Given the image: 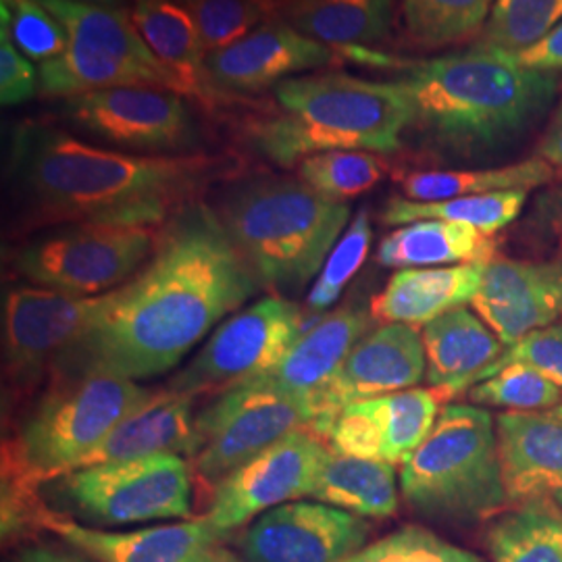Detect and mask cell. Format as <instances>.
Instances as JSON below:
<instances>
[{"mask_svg": "<svg viewBox=\"0 0 562 562\" xmlns=\"http://www.w3.org/2000/svg\"><path fill=\"white\" fill-rule=\"evenodd\" d=\"M250 265L215 209L192 202L167 223L153 257L109 292L97 319L60 357L55 375L167 373L259 292Z\"/></svg>", "mask_w": 562, "mask_h": 562, "instance_id": "obj_1", "label": "cell"}, {"mask_svg": "<svg viewBox=\"0 0 562 562\" xmlns=\"http://www.w3.org/2000/svg\"><path fill=\"white\" fill-rule=\"evenodd\" d=\"M11 176L46 222L159 227L222 169L206 155H130L46 123H23L11 140Z\"/></svg>", "mask_w": 562, "mask_h": 562, "instance_id": "obj_2", "label": "cell"}, {"mask_svg": "<svg viewBox=\"0 0 562 562\" xmlns=\"http://www.w3.org/2000/svg\"><path fill=\"white\" fill-rule=\"evenodd\" d=\"M157 390L104 373L55 375L2 448V527L30 529L42 510V483L78 469L99 443Z\"/></svg>", "mask_w": 562, "mask_h": 562, "instance_id": "obj_3", "label": "cell"}, {"mask_svg": "<svg viewBox=\"0 0 562 562\" xmlns=\"http://www.w3.org/2000/svg\"><path fill=\"white\" fill-rule=\"evenodd\" d=\"M402 86L415 123L448 148L492 150L519 138L552 104L557 76L531 71L503 53L471 48L419 60Z\"/></svg>", "mask_w": 562, "mask_h": 562, "instance_id": "obj_4", "label": "cell"}, {"mask_svg": "<svg viewBox=\"0 0 562 562\" xmlns=\"http://www.w3.org/2000/svg\"><path fill=\"white\" fill-rule=\"evenodd\" d=\"M276 111L248 127L252 148L281 167L327 150H401L415 123L401 81L361 80L348 74L294 76L273 88Z\"/></svg>", "mask_w": 562, "mask_h": 562, "instance_id": "obj_5", "label": "cell"}, {"mask_svg": "<svg viewBox=\"0 0 562 562\" xmlns=\"http://www.w3.org/2000/svg\"><path fill=\"white\" fill-rule=\"evenodd\" d=\"M217 213L259 283L285 299L317 280L350 222L346 202L280 176L234 186Z\"/></svg>", "mask_w": 562, "mask_h": 562, "instance_id": "obj_6", "label": "cell"}, {"mask_svg": "<svg viewBox=\"0 0 562 562\" xmlns=\"http://www.w3.org/2000/svg\"><path fill=\"white\" fill-rule=\"evenodd\" d=\"M401 492L427 521L473 525L503 513L508 498L496 419L475 404H446L425 442L402 462Z\"/></svg>", "mask_w": 562, "mask_h": 562, "instance_id": "obj_7", "label": "cell"}, {"mask_svg": "<svg viewBox=\"0 0 562 562\" xmlns=\"http://www.w3.org/2000/svg\"><path fill=\"white\" fill-rule=\"evenodd\" d=\"M41 2L69 36L59 57L38 67L41 97L74 99L115 86H150L181 94L180 81L150 53L123 9L71 0Z\"/></svg>", "mask_w": 562, "mask_h": 562, "instance_id": "obj_8", "label": "cell"}, {"mask_svg": "<svg viewBox=\"0 0 562 562\" xmlns=\"http://www.w3.org/2000/svg\"><path fill=\"white\" fill-rule=\"evenodd\" d=\"M159 244L155 227L67 223L25 241L13 257L23 280L94 299L132 280Z\"/></svg>", "mask_w": 562, "mask_h": 562, "instance_id": "obj_9", "label": "cell"}, {"mask_svg": "<svg viewBox=\"0 0 562 562\" xmlns=\"http://www.w3.org/2000/svg\"><path fill=\"white\" fill-rule=\"evenodd\" d=\"M50 483L81 519L101 527L192 515V477L180 454L92 464Z\"/></svg>", "mask_w": 562, "mask_h": 562, "instance_id": "obj_10", "label": "cell"}, {"mask_svg": "<svg viewBox=\"0 0 562 562\" xmlns=\"http://www.w3.org/2000/svg\"><path fill=\"white\" fill-rule=\"evenodd\" d=\"M304 329L299 304L280 294L262 296L217 325L167 387L199 398L257 380L283 361Z\"/></svg>", "mask_w": 562, "mask_h": 562, "instance_id": "obj_11", "label": "cell"}, {"mask_svg": "<svg viewBox=\"0 0 562 562\" xmlns=\"http://www.w3.org/2000/svg\"><path fill=\"white\" fill-rule=\"evenodd\" d=\"M315 415L306 402L259 383H241L196 415L202 446L194 471L215 487L285 436L311 429Z\"/></svg>", "mask_w": 562, "mask_h": 562, "instance_id": "obj_12", "label": "cell"}, {"mask_svg": "<svg viewBox=\"0 0 562 562\" xmlns=\"http://www.w3.org/2000/svg\"><path fill=\"white\" fill-rule=\"evenodd\" d=\"M329 454V443L311 429L285 436L215 487L204 519L234 533L276 506L311 498Z\"/></svg>", "mask_w": 562, "mask_h": 562, "instance_id": "obj_13", "label": "cell"}, {"mask_svg": "<svg viewBox=\"0 0 562 562\" xmlns=\"http://www.w3.org/2000/svg\"><path fill=\"white\" fill-rule=\"evenodd\" d=\"M109 294L81 299L42 285H11L2 299V361L18 385L53 373L63 352L97 319Z\"/></svg>", "mask_w": 562, "mask_h": 562, "instance_id": "obj_14", "label": "cell"}, {"mask_svg": "<svg viewBox=\"0 0 562 562\" xmlns=\"http://www.w3.org/2000/svg\"><path fill=\"white\" fill-rule=\"evenodd\" d=\"M65 115L104 142L142 153L188 150L196 127L181 94L150 86H115L67 99Z\"/></svg>", "mask_w": 562, "mask_h": 562, "instance_id": "obj_15", "label": "cell"}, {"mask_svg": "<svg viewBox=\"0 0 562 562\" xmlns=\"http://www.w3.org/2000/svg\"><path fill=\"white\" fill-rule=\"evenodd\" d=\"M425 373L422 329L402 323L373 327L357 341L338 373L313 401V434L327 440L346 406L417 387Z\"/></svg>", "mask_w": 562, "mask_h": 562, "instance_id": "obj_16", "label": "cell"}, {"mask_svg": "<svg viewBox=\"0 0 562 562\" xmlns=\"http://www.w3.org/2000/svg\"><path fill=\"white\" fill-rule=\"evenodd\" d=\"M371 525L329 504H281L267 510L240 538L244 562H338L362 546Z\"/></svg>", "mask_w": 562, "mask_h": 562, "instance_id": "obj_17", "label": "cell"}, {"mask_svg": "<svg viewBox=\"0 0 562 562\" xmlns=\"http://www.w3.org/2000/svg\"><path fill=\"white\" fill-rule=\"evenodd\" d=\"M42 529L94 562H244L223 533L204 517L146 527L138 531H106L46 510Z\"/></svg>", "mask_w": 562, "mask_h": 562, "instance_id": "obj_18", "label": "cell"}, {"mask_svg": "<svg viewBox=\"0 0 562 562\" xmlns=\"http://www.w3.org/2000/svg\"><path fill=\"white\" fill-rule=\"evenodd\" d=\"M336 57V48L306 38L285 21H269L241 41L206 53L204 80L211 97L257 94Z\"/></svg>", "mask_w": 562, "mask_h": 562, "instance_id": "obj_19", "label": "cell"}, {"mask_svg": "<svg viewBox=\"0 0 562 562\" xmlns=\"http://www.w3.org/2000/svg\"><path fill=\"white\" fill-rule=\"evenodd\" d=\"M473 311L504 346L562 319V261L485 262Z\"/></svg>", "mask_w": 562, "mask_h": 562, "instance_id": "obj_20", "label": "cell"}, {"mask_svg": "<svg viewBox=\"0 0 562 562\" xmlns=\"http://www.w3.org/2000/svg\"><path fill=\"white\" fill-rule=\"evenodd\" d=\"M498 459L508 504H554L562 510V419L552 413L496 417Z\"/></svg>", "mask_w": 562, "mask_h": 562, "instance_id": "obj_21", "label": "cell"}, {"mask_svg": "<svg viewBox=\"0 0 562 562\" xmlns=\"http://www.w3.org/2000/svg\"><path fill=\"white\" fill-rule=\"evenodd\" d=\"M371 322V313L357 306L325 313V317L304 329V334L271 373L246 383L271 387L280 394L306 402L313 408V401L338 373L341 362L346 361L357 341L373 329Z\"/></svg>", "mask_w": 562, "mask_h": 562, "instance_id": "obj_22", "label": "cell"}, {"mask_svg": "<svg viewBox=\"0 0 562 562\" xmlns=\"http://www.w3.org/2000/svg\"><path fill=\"white\" fill-rule=\"evenodd\" d=\"M194 401V396L173 392L169 387L157 390V394L127 419H123L78 464V469L150 454H180L194 459L202 446L196 417L192 415Z\"/></svg>", "mask_w": 562, "mask_h": 562, "instance_id": "obj_23", "label": "cell"}, {"mask_svg": "<svg viewBox=\"0 0 562 562\" xmlns=\"http://www.w3.org/2000/svg\"><path fill=\"white\" fill-rule=\"evenodd\" d=\"M422 340L427 364L425 380L429 387L440 390L446 401L482 382L485 371L506 350L487 323L464 306L427 323Z\"/></svg>", "mask_w": 562, "mask_h": 562, "instance_id": "obj_24", "label": "cell"}, {"mask_svg": "<svg viewBox=\"0 0 562 562\" xmlns=\"http://www.w3.org/2000/svg\"><path fill=\"white\" fill-rule=\"evenodd\" d=\"M485 262L402 269L396 271L371 302L375 322L402 323L423 329L443 313L461 308L475 299L483 280Z\"/></svg>", "mask_w": 562, "mask_h": 562, "instance_id": "obj_25", "label": "cell"}, {"mask_svg": "<svg viewBox=\"0 0 562 562\" xmlns=\"http://www.w3.org/2000/svg\"><path fill=\"white\" fill-rule=\"evenodd\" d=\"M130 18L150 53L180 81L181 94L211 101L204 80L206 50L183 0H134Z\"/></svg>", "mask_w": 562, "mask_h": 562, "instance_id": "obj_26", "label": "cell"}, {"mask_svg": "<svg viewBox=\"0 0 562 562\" xmlns=\"http://www.w3.org/2000/svg\"><path fill=\"white\" fill-rule=\"evenodd\" d=\"M498 244L464 223H406L387 234L378 248V262L390 269H429L494 261Z\"/></svg>", "mask_w": 562, "mask_h": 562, "instance_id": "obj_27", "label": "cell"}, {"mask_svg": "<svg viewBox=\"0 0 562 562\" xmlns=\"http://www.w3.org/2000/svg\"><path fill=\"white\" fill-rule=\"evenodd\" d=\"M394 4L396 0H290L281 7L280 20L306 38L357 50L387 36Z\"/></svg>", "mask_w": 562, "mask_h": 562, "instance_id": "obj_28", "label": "cell"}, {"mask_svg": "<svg viewBox=\"0 0 562 562\" xmlns=\"http://www.w3.org/2000/svg\"><path fill=\"white\" fill-rule=\"evenodd\" d=\"M398 487L394 464L331 450L311 498L362 519H385L398 510Z\"/></svg>", "mask_w": 562, "mask_h": 562, "instance_id": "obj_29", "label": "cell"}, {"mask_svg": "<svg viewBox=\"0 0 562 562\" xmlns=\"http://www.w3.org/2000/svg\"><path fill=\"white\" fill-rule=\"evenodd\" d=\"M554 169L533 157L498 169H427L411 171L401 178V190L406 201L442 202L475 194L533 190L554 180Z\"/></svg>", "mask_w": 562, "mask_h": 562, "instance_id": "obj_30", "label": "cell"}, {"mask_svg": "<svg viewBox=\"0 0 562 562\" xmlns=\"http://www.w3.org/2000/svg\"><path fill=\"white\" fill-rule=\"evenodd\" d=\"M443 402L446 396L436 387H411L355 404L380 436L382 461L402 464L431 434Z\"/></svg>", "mask_w": 562, "mask_h": 562, "instance_id": "obj_31", "label": "cell"}, {"mask_svg": "<svg viewBox=\"0 0 562 562\" xmlns=\"http://www.w3.org/2000/svg\"><path fill=\"white\" fill-rule=\"evenodd\" d=\"M485 543L494 562H562V510L531 501L490 519Z\"/></svg>", "mask_w": 562, "mask_h": 562, "instance_id": "obj_32", "label": "cell"}, {"mask_svg": "<svg viewBox=\"0 0 562 562\" xmlns=\"http://www.w3.org/2000/svg\"><path fill=\"white\" fill-rule=\"evenodd\" d=\"M527 202V190H506L462 196L442 202H413L406 199H392L385 204L382 222L385 225L440 220V222L464 223L482 234L494 236L506 225L521 215Z\"/></svg>", "mask_w": 562, "mask_h": 562, "instance_id": "obj_33", "label": "cell"}, {"mask_svg": "<svg viewBox=\"0 0 562 562\" xmlns=\"http://www.w3.org/2000/svg\"><path fill=\"white\" fill-rule=\"evenodd\" d=\"M494 0H402L408 38L440 48L473 36L492 13Z\"/></svg>", "mask_w": 562, "mask_h": 562, "instance_id": "obj_34", "label": "cell"}, {"mask_svg": "<svg viewBox=\"0 0 562 562\" xmlns=\"http://www.w3.org/2000/svg\"><path fill=\"white\" fill-rule=\"evenodd\" d=\"M299 167V180L325 199L346 202L373 190L387 173V162L364 150H327L306 157Z\"/></svg>", "mask_w": 562, "mask_h": 562, "instance_id": "obj_35", "label": "cell"}, {"mask_svg": "<svg viewBox=\"0 0 562 562\" xmlns=\"http://www.w3.org/2000/svg\"><path fill=\"white\" fill-rule=\"evenodd\" d=\"M562 21V0H496L473 46L519 53L542 41Z\"/></svg>", "mask_w": 562, "mask_h": 562, "instance_id": "obj_36", "label": "cell"}, {"mask_svg": "<svg viewBox=\"0 0 562 562\" xmlns=\"http://www.w3.org/2000/svg\"><path fill=\"white\" fill-rule=\"evenodd\" d=\"M201 32L206 53L241 41L269 21L280 20L278 0H183Z\"/></svg>", "mask_w": 562, "mask_h": 562, "instance_id": "obj_37", "label": "cell"}, {"mask_svg": "<svg viewBox=\"0 0 562 562\" xmlns=\"http://www.w3.org/2000/svg\"><path fill=\"white\" fill-rule=\"evenodd\" d=\"M469 401L475 406H498L513 413H546L561 406L562 390L525 364H508L473 385Z\"/></svg>", "mask_w": 562, "mask_h": 562, "instance_id": "obj_38", "label": "cell"}, {"mask_svg": "<svg viewBox=\"0 0 562 562\" xmlns=\"http://www.w3.org/2000/svg\"><path fill=\"white\" fill-rule=\"evenodd\" d=\"M373 240V227L367 209H361L357 217L346 227L340 240L329 252L323 265L322 273L313 281V288L306 296V306L313 315L327 313L344 292V288L357 276L362 262L369 255Z\"/></svg>", "mask_w": 562, "mask_h": 562, "instance_id": "obj_39", "label": "cell"}, {"mask_svg": "<svg viewBox=\"0 0 562 562\" xmlns=\"http://www.w3.org/2000/svg\"><path fill=\"white\" fill-rule=\"evenodd\" d=\"M0 25L23 57L41 65L59 57L69 44L65 25L41 0H0Z\"/></svg>", "mask_w": 562, "mask_h": 562, "instance_id": "obj_40", "label": "cell"}, {"mask_svg": "<svg viewBox=\"0 0 562 562\" xmlns=\"http://www.w3.org/2000/svg\"><path fill=\"white\" fill-rule=\"evenodd\" d=\"M338 562H483L422 525H404Z\"/></svg>", "mask_w": 562, "mask_h": 562, "instance_id": "obj_41", "label": "cell"}, {"mask_svg": "<svg viewBox=\"0 0 562 562\" xmlns=\"http://www.w3.org/2000/svg\"><path fill=\"white\" fill-rule=\"evenodd\" d=\"M508 364H525L562 390V322L531 331L521 340L506 346L503 357L485 371L483 380L503 371Z\"/></svg>", "mask_w": 562, "mask_h": 562, "instance_id": "obj_42", "label": "cell"}, {"mask_svg": "<svg viewBox=\"0 0 562 562\" xmlns=\"http://www.w3.org/2000/svg\"><path fill=\"white\" fill-rule=\"evenodd\" d=\"M38 92V71L23 57L9 32L0 25V102L15 106L30 101Z\"/></svg>", "mask_w": 562, "mask_h": 562, "instance_id": "obj_43", "label": "cell"}, {"mask_svg": "<svg viewBox=\"0 0 562 562\" xmlns=\"http://www.w3.org/2000/svg\"><path fill=\"white\" fill-rule=\"evenodd\" d=\"M506 59L521 65L531 71L542 74H557L562 71V21L542 41L536 42L533 46L519 50V53H503Z\"/></svg>", "mask_w": 562, "mask_h": 562, "instance_id": "obj_44", "label": "cell"}, {"mask_svg": "<svg viewBox=\"0 0 562 562\" xmlns=\"http://www.w3.org/2000/svg\"><path fill=\"white\" fill-rule=\"evenodd\" d=\"M538 157L548 162L554 169V173L562 178V97L546 127L542 142L538 144Z\"/></svg>", "mask_w": 562, "mask_h": 562, "instance_id": "obj_45", "label": "cell"}, {"mask_svg": "<svg viewBox=\"0 0 562 562\" xmlns=\"http://www.w3.org/2000/svg\"><path fill=\"white\" fill-rule=\"evenodd\" d=\"M13 562H94L76 548H57V546H32L25 548Z\"/></svg>", "mask_w": 562, "mask_h": 562, "instance_id": "obj_46", "label": "cell"}, {"mask_svg": "<svg viewBox=\"0 0 562 562\" xmlns=\"http://www.w3.org/2000/svg\"><path fill=\"white\" fill-rule=\"evenodd\" d=\"M538 217L542 222L561 225L562 227V188L540 196V201H538Z\"/></svg>", "mask_w": 562, "mask_h": 562, "instance_id": "obj_47", "label": "cell"}, {"mask_svg": "<svg viewBox=\"0 0 562 562\" xmlns=\"http://www.w3.org/2000/svg\"><path fill=\"white\" fill-rule=\"evenodd\" d=\"M71 2H83V4H99V7H109V9H123L127 0H71Z\"/></svg>", "mask_w": 562, "mask_h": 562, "instance_id": "obj_48", "label": "cell"}, {"mask_svg": "<svg viewBox=\"0 0 562 562\" xmlns=\"http://www.w3.org/2000/svg\"><path fill=\"white\" fill-rule=\"evenodd\" d=\"M550 413H552V415H557V417H561V419H562V404H561V406H559V408H554V411H550Z\"/></svg>", "mask_w": 562, "mask_h": 562, "instance_id": "obj_49", "label": "cell"}, {"mask_svg": "<svg viewBox=\"0 0 562 562\" xmlns=\"http://www.w3.org/2000/svg\"><path fill=\"white\" fill-rule=\"evenodd\" d=\"M278 2H280L281 7H283V4H288L290 0H278Z\"/></svg>", "mask_w": 562, "mask_h": 562, "instance_id": "obj_50", "label": "cell"}, {"mask_svg": "<svg viewBox=\"0 0 562 562\" xmlns=\"http://www.w3.org/2000/svg\"><path fill=\"white\" fill-rule=\"evenodd\" d=\"M561 255H562V246H561Z\"/></svg>", "mask_w": 562, "mask_h": 562, "instance_id": "obj_51", "label": "cell"}]
</instances>
